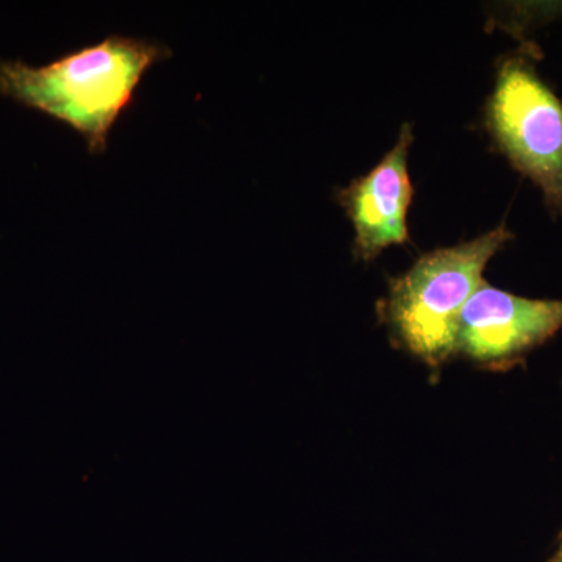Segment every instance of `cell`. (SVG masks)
Here are the masks:
<instances>
[{
	"label": "cell",
	"instance_id": "cell-1",
	"mask_svg": "<svg viewBox=\"0 0 562 562\" xmlns=\"http://www.w3.org/2000/svg\"><path fill=\"white\" fill-rule=\"evenodd\" d=\"M171 55L158 41L110 35L49 65L0 60V95L69 125L91 155H101L144 74Z\"/></svg>",
	"mask_w": 562,
	"mask_h": 562
},
{
	"label": "cell",
	"instance_id": "cell-2",
	"mask_svg": "<svg viewBox=\"0 0 562 562\" xmlns=\"http://www.w3.org/2000/svg\"><path fill=\"white\" fill-rule=\"evenodd\" d=\"M513 239L502 222L471 241L422 255L408 271L390 279L380 316L392 341L431 368L449 360L465 303L482 286L487 262Z\"/></svg>",
	"mask_w": 562,
	"mask_h": 562
},
{
	"label": "cell",
	"instance_id": "cell-3",
	"mask_svg": "<svg viewBox=\"0 0 562 562\" xmlns=\"http://www.w3.org/2000/svg\"><path fill=\"white\" fill-rule=\"evenodd\" d=\"M541 58L530 41L501 58L484 125L514 171L530 180L562 220V101L539 74Z\"/></svg>",
	"mask_w": 562,
	"mask_h": 562
},
{
	"label": "cell",
	"instance_id": "cell-4",
	"mask_svg": "<svg viewBox=\"0 0 562 562\" xmlns=\"http://www.w3.org/2000/svg\"><path fill=\"white\" fill-rule=\"evenodd\" d=\"M561 330L562 299L522 297L483 281L462 310L454 353L490 371H509Z\"/></svg>",
	"mask_w": 562,
	"mask_h": 562
},
{
	"label": "cell",
	"instance_id": "cell-5",
	"mask_svg": "<svg viewBox=\"0 0 562 562\" xmlns=\"http://www.w3.org/2000/svg\"><path fill=\"white\" fill-rule=\"evenodd\" d=\"M413 140V125L406 122L397 143L379 165L336 191V201L353 227L357 260H376L390 247L405 246L409 241L408 213L414 188L408 155Z\"/></svg>",
	"mask_w": 562,
	"mask_h": 562
},
{
	"label": "cell",
	"instance_id": "cell-6",
	"mask_svg": "<svg viewBox=\"0 0 562 562\" xmlns=\"http://www.w3.org/2000/svg\"><path fill=\"white\" fill-rule=\"evenodd\" d=\"M561 539V546L560 549H558V552L553 554L552 560L549 562H562V538Z\"/></svg>",
	"mask_w": 562,
	"mask_h": 562
},
{
	"label": "cell",
	"instance_id": "cell-7",
	"mask_svg": "<svg viewBox=\"0 0 562 562\" xmlns=\"http://www.w3.org/2000/svg\"><path fill=\"white\" fill-rule=\"evenodd\" d=\"M560 538H562V532H561V535H560Z\"/></svg>",
	"mask_w": 562,
	"mask_h": 562
}]
</instances>
